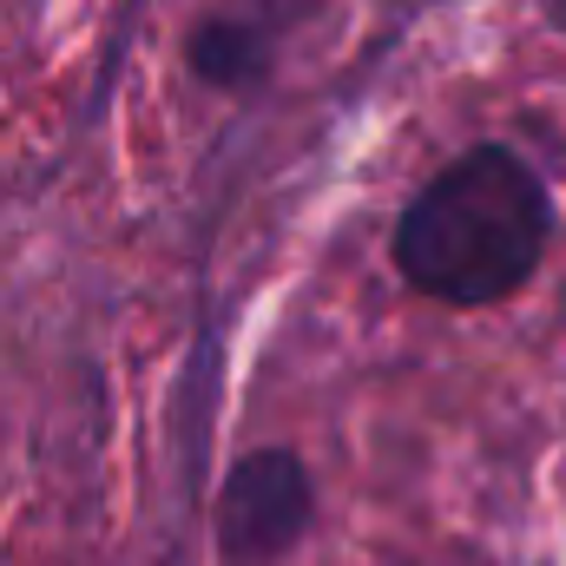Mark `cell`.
Here are the masks:
<instances>
[{"label":"cell","mask_w":566,"mask_h":566,"mask_svg":"<svg viewBox=\"0 0 566 566\" xmlns=\"http://www.w3.org/2000/svg\"><path fill=\"white\" fill-rule=\"evenodd\" d=\"M310 468L290 448H251L218 488V554L224 566H277L310 534Z\"/></svg>","instance_id":"cell-2"},{"label":"cell","mask_w":566,"mask_h":566,"mask_svg":"<svg viewBox=\"0 0 566 566\" xmlns=\"http://www.w3.org/2000/svg\"><path fill=\"white\" fill-rule=\"evenodd\" d=\"M554 244V191L547 178L507 151L474 145L448 158L396 218V271L434 303L481 310L514 296L541 271Z\"/></svg>","instance_id":"cell-1"},{"label":"cell","mask_w":566,"mask_h":566,"mask_svg":"<svg viewBox=\"0 0 566 566\" xmlns=\"http://www.w3.org/2000/svg\"><path fill=\"white\" fill-rule=\"evenodd\" d=\"M271 33L258 20H205L191 40H185V60L205 86L218 93H244V86H264L271 80Z\"/></svg>","instance_id":"cell-3"}]
</instances>
